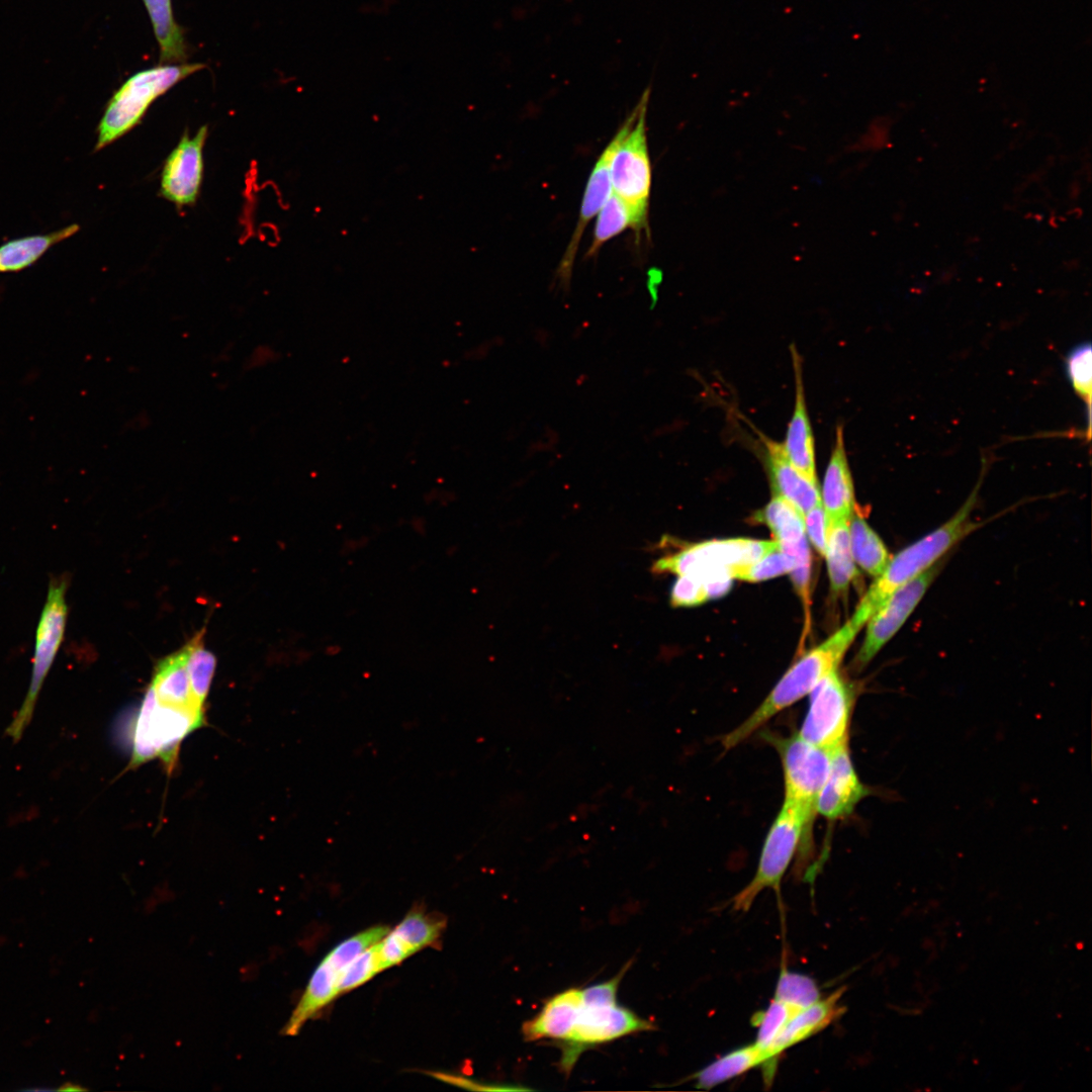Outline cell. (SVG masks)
<instances>
[{"label":"cell","instance_id":"6da1fadb","mask_svg":"<svg viewBox=\"0 0 1092 1092\" xmlns=\"http://www.w3.org/2000/svg\"><path fill=\"white\" fill-rule=\"evenodd\" d=\"M861 627L851 618L834 634L802 655L780 678L761 704L721 739L724 750L746 740L774 716L808 695L830 671L837 669Z\"/></svg>","mask_w":1092,"mask_h":1092},{"label":"cell","instance_id":"7a4b0ae2","mask_svg":"<svg viewBox=\"0 0 1092 1092\" xmlns=\"http://www.w3.org/2000/svg\"><path fill=\"white\" fill-rule=\"evenodd\" d=\"M980 482L959 511L945 523L908 545L888 562L876 577L851 616L863 627L880 605L897 588L912 580L941 558L950 548L974 532L979 524L971 520Z\"/></svg>","mask_w":1092,"mask_h":1092},{"label":"cell","instance_id":"3957f363","mask_svg":"<svg viewBox=\"0 0 1092 1092\" xmlns=\"http://www.w3.org/2000/svg\"><path fill=\"white\" fill-rule=\"evenodd\" d=\"M626 966L608 981L581 989L572 1029L561 1043L560 1069L572 1071L581 1053L593 1045L606 1043L636 1032L654 1029V1024L617 1002L620 983L630 967Z\"/></svg>","mask_w":1092,"mask_h":1092},{"label":"cell","instance_id":"277c9868","mask_svg":"<svg viewBox=\"0 0 1092 1092\" xmlns=\"http://www.w3.org/2000/svg\"><path fill=\"white\" fill-rule=\"evenodd\" d=\"M204 64H160L126 79L109 99L98 124L94 152L115 142L138 125L152 103L173 86L202 70Z\"/></svg>","mask_w":1092,"mask_h":1092},{"label":"cell","instance_id":"5b68a950","mask_svg":"<svg viewBox=\"0 0 1092 1092\" xmlns=\"http://www.w3.org/2000/svg\"><path fill=\"white\" fill-rule=\"evenodd\" d=\"M763 738L778 752L784 775V802L796 807L804 819V833L798 852L804 857L812 844L816 803L827 778L832 752L802 739L798 733L782 736L766 732Z\"/></svg>","mask_w":1092,"mask_h":1092},{"label":"cell","instance_id":"8992f818","mask_svg":"<svg viewBox=\"0 0 1092 1092\" xmlns=\"http://www.w3.org/2000/svg\"><path fill=\"white\" fill-rule=\"evenodd\" d=\"M646 96L616 132L611 160L612 192L648 225L651 164L646 135Z\"/></svg>","mask_w":1092,"mask_h":1092},{"label":"cell","instance_id":"52a82bcc","mask_svg":"<svg viewBox=\"0 0 1092 1092\" xmlns=\"http://www.w3.org/2000/svg\"><path fill=\"white\" fill-rule=\"evenodd\" d=\"M203 723V711L161 704L149 687L136 719L130 767L160 757L172 768L181 741Z\"/></svg>","mask_w":1092,"mask_h":1092},{"label":"cell","instance_id":"ba28073f","mask_svg":"<svg viewBox=\"0 0 1092 1092\" xmlns=\"http://www.w3.org/2000/svg\"><path fill=\"white\" fill-rule=\"evenodd\" d=\"M67 582L56 578L50 582L35 632L30 684L23 704L7 728V734L17 741L31 720L36 699L64 639L68 607Z\"/></svg>","mask_w":1092,"mask_h":1092},{"label":"cell","instance_id":"9c48e42d","mask_svg":"<svg viewBox=\"0 0 1092 1092\" xmlns=\"http://www.w3.org/2000/svg\"><path fill=\"white\" fill-rule=\"evenodd\" d=\"M808 710L798 735L812 745L834 751L848 743L855 694L837 669L825 675L809 693Z\"/></svg>","mask_w":1092,"mask_h":1092},{"label":"cell","instance_id":"30bf717a","mask_svg":"<svg viewBox=\"0 0 1092 1092\" xmlns=\"http://www.w3.org/2000/svg\"><path fill=\"white\" fill-rule=\"evenodd\" d=\"M804 826L798 809L783 802L763 841L752 880L732 900L734 910L747 911L764 889H780L783 876L799 850Z\"/></svg>","mask_w":1092,"mask_h":1092},{"label":"cell","instance_id":"8fae6325","mask_svg":"<svg viewBox=\"0 0 1092 1092\" xmlns=\"http://www.w3.org/2000/svg\"><path fill=\"white\" fill-rule=\"evenodd\" d=\"M779 546L776 540H711L689 545L673 554L660 557L653 563L652 570L655 573H673L678 576L704 575L753 562Z\"/></svg>","mask_w":1092,"mask_h":1092},{"label":"cell","instance_id":"7c38bea8","mask_svg":"<svg viewBox=\"0 0 1092 1092\" xmlns=\"http://www.w3.org/2000/svg\"><path fill=\"white\" fill-rule=\"evenodd\" d=\"M936 563L893 592L867 621L864 640L854 666L864 667L909 618L938 572Z\"/></svg>","mask_w":1092,"mask_h":1092},{"label":"cell","instance_id":"4fadbf2b","mask_svg":"<svg viewBox=\"0 0 1092 1092\" xmlns=\"http://www.w3.org/2000/svg\"><path fill=\"white\" fill-rule=\"evenodd\" d=\"M360 952L359 943L349 937L326 956L283 1026L284 1035H296L308 1019L339 995L338 984L343 971Z\"/></svg>","mask_w":1092,"mask_h":1092},{"label":"cell","instance_id":"5bb4252c","mask_svg":"<svg viewBox=\"0 0 1092 1092\" xmlns=\"http://www.w3.org/2000/svg\"><path fill=\"white\" fill-rule=\"evenodd\" d=\"M207 126H201L194 136L184 132L179 144L167 157L161 175L160 194L177 207L192 205L199 194L203 176V147Z\"/></svg>","mask_w":1092,"mask_h":1092},{"label":"cell","instance_id":"9a60e30c","mask_svg":"<svg viewBox=\"0 0 1092 1092\" xmlns=\"http://www.w3.org/2000/svg\"><path fill=\"white\" fill-rule=\"evenodd\" d=\"M844 991V987L835 990L827 997L801 1009L789 1020L766 1050L767 1061L762 1066L766 1084H770L774 1079L777 1059L782 1053L817 1034L842 1016L845 1007L840 1000Z\"/></svg>","mask_w":1092,"mask_h":1092},{"label":"cell","instance_id":"2e32d148","mask_svg":"<svg viewBox=\"0 0 1092 1092\" xmlns=\"http://www.w3.org/2000/svg\"><path fill=\"white\" fill-rule=\"evenodd\" d=\"M870 794L853 766L848 743L832 751L825 783L816 803V814L828 821L848 817Z\"/></svg>","mask_w":1092,"mask_h":1092},{"label":"cell","instance_id":"e0dca14e","mask_svg":"<svg viewBox=\"0 0 1092 1092\" xmlns=\"http://www.w3.org/2000/svg\"><path fill=\"white\" fill-rule=\"evenodd\" d=\"M795 378V401L785 441L782 447L787 459L803 475L818 482L816 475L815 442L808 415L802 373V360L796 347L790 348Z\"/></svg>","mask_w":1092,"mask_h":1092},{"label":"cell","instance_id":"ac0fdd59","mask_svg":"<svg viewBox=\"0 0 1092 1092\" xmlns=\"http://www.w3.org/2000/svg\"><path fill=\"white\" fill-rule=\"evenodd\" d=\"M616 142L614 135L600 155L587 180L576 226L558 266L557 276L564 285L568 284L571 277L574 259L585 228L612 193L610 167Z\"/></svg>","mask_w":1092,"mask_h":1092},{"label":"cell","instance_id":"d6986e66","mask_svg":"<svg viewBox=\"0 0 1092 1092\" xmlns=\"http://www.w3.org/2000/svg\"><path fill=\"white\" fill-rule=\"evenodd\" d=\"M764 462L772 493L791 503L803 516L821 503L818 482L797 470L787 459L782 443L762 437Z\"/></svg>","mask_w":1092,"mask_h":1092},{"label":"cell","instance_id":"ffe728a7","mask_svg":"<svg viewBox=\"0 0 1092 1092\" xmlns=\"http://www.w3.org/2000/svg\"><path fill=\"white\" fill-rule=\"evenodd\" d=\"M821 503L829 525L849 520L855 512L853 481L848 465L843 428L838 425L829 462L825 471Z\"/></svg>","mask_w":1092,"mask_h":1092},{"label":"cell","instance_id":"44dd1931","mask_svg":"<svg viewBox=\"0 0 1092 1092\" xmlns=\"http://www.w3.org/2000/svg\"><path fill=\"white\" fill-rule=\"evenodd\" d=\"M580 1000L579 988H569L549 998L534 1017L524 1022L522 1032L525 1040L563 1042L572 1029Z\"/></svg>","mask_w":1092,"mask_h":1092},{"label":"cell","instance_id":"7402d4cb","mask_svg":"<svg viewBox=\"0 0 1092 1092\" xmlns=\"http://www.w3.org/2000/svg\"><path fill=\"white\" fill-rule=\"evenodd\" d=\"M186 660L185 646L161 660L150 687L161 704L203 711L193 698Z\"/></svg>","mask_w":1092,"mask_h":1092},{"label":"cell","instance_id":"603a6c76","mask_svg":"<svg viewBox=\"0 0 1092 1092\" xmlns=\"http://www.w3.org/2000/svg\"><path fill=\"white\" fill-rule=\"evenodd\" d=\"M77 223L48 233L26 236L8 241L0 246V273L19 272L32 266L53 246L67 240L79 231Z\"/></svg>","mask_w":1092,"mask_h":1092},{"label":"cell","instance_id":"cb8c5ba5","mask_svg":"<svg viewBox=\"0 0 1092 1092\" xmlns=\"http://www.w3.org/2000/svg\"><path fill=\"white\" fill-rule=\"evenodd\" d=\"M160 50V64H182L187 59L184 30L176 22L171 0H143Z\"/></svg>","mask_w":1092,"mask_h":1092},{"label":"cell","instance_id":"d4e9b609","mask_svg":"<svg viewBox=\"0 0 1092 1092\" xmlns=\"http://www.w3.org/2000/svg\"><path fill=\"white\" fill-rule=\"evenodd\" d=\"M765 1062L763 1051L752 1043L725 1054L698 1071L692 1078L697 1088L711 1089L755 1067L763 1066Z\"/></svg>","mask_w":1092,"mask_h":1092},{"label":"cell","instance_id":"484cf974","mask_svg":"<svg viewBox=\"0 0 1092 1092\" xmlns=\"http://www.w3.org/2000/svg\"><path fill=\"white\" fill-rule=\"evenodd\" d=\"M849 520H841L829 525L828 542L825 557L833 593L842 594L848 589L858 571L853 560L848 533Z\"/></svg>","mask_w":1092,"mask_h":1092},{"label":"cell","instance_id":"4316f807","mask_svg":"<svg viewBox=\"0 0 1092 1092\" xmlns=\"http://www.w3.org/2000/svg\"><path fill=\"white\" fill-rule=\"evenodd\" d=\"M850 550L855 564L872 576H879L891 556L879 535L856 512L848 522Z\"/></svg>","mask_w":1092,"mask_h":1092},{"label":"cell","instance_id":"83f0119b","mask_svg":"<svg viewBox=\"0 0 1092 1092\" xmlns=\"http://www.w3.org/2000/svg\"><path fill=\"white\" fill-rule=\"evenodd\" d=\"M627 229L636 234L648 233V225L639 219L634 211L613 192L599 211L592 245L586 256L596 255L602 246Z\"/></svg>","mask_w":1092,"mask_h":1092},{"label":"cell","instance_id":"f1b7e54d","mask_svg":"<svg viewBox=\"0 0 1092 1092\" xmlns=\"http://www.w3.org/2000/svg\"><path fill=\"white\" fill-rule=\"evenodd\" d=\"M446 926L443 916L412 910L389 934L407 957L435 942Z\"/></svg>","mask_w":1092,"mask_h":1092},{"label":"cell","instance_id":"f546056e","mask_svg":"<svg viewBox=\"0 0 1092 1092\" xmlns=\"http://www.w3.org/2000/svg\"><path fill=\"white\" fill-rule=\"evenodd\" d=\"M754 519L770 529L780 545L806 536L804 516L780 495L772 494L769 503L755 514Z\"/></svg>","mask_w":1092,"mask_h":1092},{"label":"cell","instance_id":"4dcf8cb0","mask_svg":"<svg viewBox=\"0 0 1092 1092\" xmlns=\"http://www.w3.org/2000/svg\"><path fill=\"white\" fill-rule=\"evenodd\" d=\"M185 648L187 652L186 666L192 695L197 705L203 707L215 670L216 659L210 651L204 648L201 633L189 641Z\"/></svg>","mask_w":1092,"mask_h":1092},{"label":"cell","instance_id":"1f68e13d","mask_svg":"<svg viewBox=\"0 0 1092 1092\" xmlns=\"http://www.w3.org/2000/svg\"><path fill=\"white\" fill-rule=\"evenodd\" d=\"M795 565L796 560L779 546L753 562L730 567L728 574L732 579L757 582L790 573Z\"/></svg>","mask_w":1092,"mask_h":1092},{"label":"cell","instance_id":"d6a6232c","mask_svg":"<svg viewBox=\"0 0 1092 1092\" xmlns=\"http://www.w3.org/2000/svg\"><path fill=\"white\" fill-rule=\"evenodd\" d=\"M801 1009L803 1008L774 998L766 1010L759 1012L752 1019L753 1024L758 1027L754 1043L765 1054L789 1020Z\"/></svg>","mask_w":1092,"mask_h":1092},{"label":"cell","instance_id":"836d02e7","mask_svg":"<svg viewBox=\"0 0 1092 1092\" xmlns=\"http://www.w3.org/2000/svg\"><path fill=\"white\" fill-rule=\"evenodd\" d=\"M775 998L805 1008L821 998L816 982L809 976L783 970L776 988Z\"/></svg>","mask_w":1092,"mask_h":1092},{"label":"cell","instance_id":"e575fe53","mask_svg":"<svg viewBox=\"0 0 1092 1092\" xmlns=\"http://www.w3.org/2000/svg\"><path fill=\"white\" fill-rule=\"evenodd\" d=\"M1066 372L1074 390L1090 410L1092 387V354L1089 342L1073 348L1066 358Z\"/></svg>","mask_w":1092,"mask_h":1092},{"label":"cell","instance_id":"d590c367","mask_svg":"<svg viewBox=\"0 0 1092 1092\" xmlns=\"http://www.w3.org/2000/svg\"><path fill=\"white\" fill-rule=\"evenodd\" d=\"M383 971L378 942L358 954L343 971L338 984V993L343 994L361 986L377 973Z\"/></svg>","mask_w":1092,"mask_h":1092},{"label":"cell","instance_id":"8d00e7d4","mask_svg":"<svg viewBox=\"0 0 1092 1092\" xmlns=\"http://www.w3.org/2000/svg\"><path fill=\"white\" fill-rule=\"evenodd\" d=\"M711 600L705 578L679 575L671 588L670 603L673 607H695Z\"/></svg>","mask_w":1092,"mask_h":1092},{"label":"cell","instance_id":"74e56055","mask_svg":"<svg viewBox=\"0 0 1092 1092\" xmlns=\"http://www.w3.org/2000/svg\"><path fill=\"white\" fill-rule=\"evenodd\" d=\"M805 532L815 549L825 556L828 542L829 523L822 503L804 515Z\"/></svg>","mask_w":1092,"mask_h":1092},{"label":"cell","instance_id":"f35d334b","mask_svg":"<svg viewBox=\"0 0 1092 1092\" xmlns=\"http://www.w3.org/2000/svg\"><path fill=\"white\" fill-rule=\"evenodd\" d=\"M59 1090L60 1091H72V1090L73 1091H79V1090H85V1088H82L81 1086L76 1085V1084L72 1085L71 1083H67V1084H64L62 1087H60Z\"/></svg>","mask_w":1092,"mask_h":1092}]
</instances>
